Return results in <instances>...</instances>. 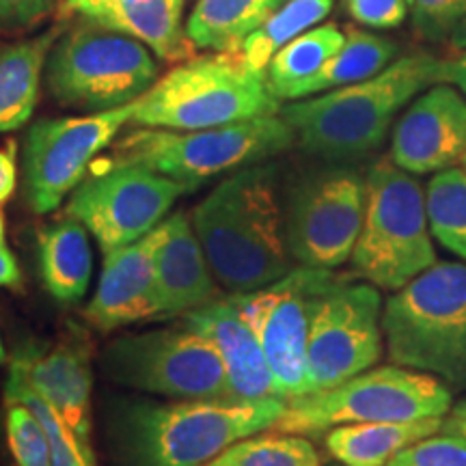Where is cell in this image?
<instances>
[{
  "label": "cell",
  "mask_w": 466,
  "mask_h": 466,
  "mask_svg": "<svg viewBox=\"0 0 466 466\" xmlns=\"http://www.w3.org/2000/svg\"><path fill=\"white\" fill-rule=\"evenodd\" d=\"M190 218L220 288L242 294L291 270L294 258L272 165L259 162L227 175Z\"/></svg>",
  "instance_id": "1"
},
{
  "label": "cell",
  "mask_w": 466,
  "mask_h": 466,
  "mask_svg": "<svg viewBox=\"0 0 466 466\" xmlns=\"http://www.w3.org/2000/svg\"><path fill=\"white\" fill-rule=\"evenodd\" d=\"M288 400H132L113 417L119 466H203L225 447L277 425Z\"/></svg>",
  "instance_id": "2"
},
{
  "label": "cell",
  "mask_w": 466,
  "mask_h": 466,
  "mask_svg": "<svg viewBox=\"0 0 466 466\" xmlns=\"http://www.w3.org/2000/svg\"><path fill=\"white\" fill-rule=\"evenodd\" d=\"M441 58L406 55L363 83L294 100L281 116L294 127L296 143L326 160H350L378 149L408 102L439 80Z\"/></svg>",
  "instance_id": "3"
},
{
  "label": "cell",
  "mask_w": 466,
  "mask_h": 466,
  "mask_svg": "<svg viewBox=\"0 0 466 466\" xmlns=\"http://www.w3.org/2000/svg\"><path fill=\"white\" fill-rule=\"evenodd\" d=\"M281 113L268 76L240 52H209L179 63L137 100L132 124L165 130H206Z\"/></svg>",
  "instance_id": "4"
},
{
  "label": "cell",
  "mask_w": 466,
  "mask_h": 466,
  "mask_svg": "<svg viewBox=\"0 0 466 466\" xmlns=\"http://www.w3.org/2000/svg\"><path fill=\"white\" fill-rule=\"evenodd\" d=\"M389 359L441 380H466V264L436 261L382 309Z\"/></svg>",
  "instance_id": "5"
},
{
  "label": "cell",
  "mask_w": 466,
  "mask_h": 466,
  "mask_svg": "<svg viewBox=\"0 0 466 466\" xmlns=\"http://www.w3.org/2000/svg\"><path fill=\"white\" fill-rule=\"evenodd\" d=\"M294 143V127L281 113L206 130L138 127L115 143L102 167H145L197 190L217 175L259 165Z\"/></svg>",
  "instance_id": "6"
},
{
  "label": "cell",
  "mask_w": 466,
  "mask_h": 466,
  "mask_svg": "<svg viewBox=\"0 0 466 466\" xmlns=\"http://www.w3.org/2000/svg\"><path fill=\"white\" fill-rule=\"evenodd\" d=\"M365 179V218L350 261L367 283L398 291L439 261L425 190L391 158L374 162Z\"/></svg>",
  "instance_id": "7"
},
{
  "label": "cell",
  "mask_w": 466,
  "mask_h": 466,
  "mask_svg": "<svg viewBox=\"0 0 466 466\" xmlns=\"http://www.w3.org/2000/svg\"><path fill=\"white\" fill-rule=\"evenodd\" d=\"M158 80L149 48L83 17L63 33L46 63V85L66 108L104 113L143 97Z\"/></svg>",
  "instance_id": "8"
},
{
  "label": "cell",
  "mask_w": 466,
  "mask_h": 466,
  "mask_svg": "<svg viewBox=\"0 0 466 466\" xmlns=\"http://www.w3.org/2000/svg\"><path fill=\"white\" fill-rule=\"evenodd\" d=\"M451 393L441 378L400 365L367 370L339 387L288 400L272 430L285 434H326L337 425L421 421L445 417Z\"/></svg>",
  "instance_id": "9"
},
{
  "label": "cell",
  "mask_w": 466,
  "mask_h": 466,
  "mask_svg": "<svg viewBox=\"0 0 466 466\" xmlns=\"http://www.w3.org/2000/svg\"><path fill=\"white\" fill-rule=\"evenodd\" d=\"M104 376L121 387L171 400L233 398L217 348L186 324L110 341Z\"/></svg>",
  "instance_id": "10"
},
{
  "label": "cell",
  "mask_w": 466,
  "mask_h": 466,
  "mask_svg": "<svg viewBox=\"0 0 466 466\" xmlns=\"http://www.w3.org/2000/svg\"><path fill=\"white\" fill-rule=\"evenodd\" d=\"M339 279L333 270L300 266L275 283L231 296L259 337L279 398L309 393L307 343L313 307Z\"/></svg>",
  "instance_id": "11"
},
{
  "label": "cell",
  "mask_w": 466,
  "mask_h": 466,
  "mask_svg": "<svg viewBox=\"0 0 466 466\" xmlns=\"http://www.w3.org/2000/svg\"><path fill=\"white\" fill-rule=\"evenodd\" d=\"M382 296L371 283L346 279L319 294L307 343L309 393L339 387L382 357Z\"/></svg>",
  "instance_id": "12"
},
{
  "label": "cell",
  "mask_w": 466,
  "mask_h": 466,
  "mask_svg": "<svg viewBox=\"0 0 466 466\" xmlns=\"http://www.w3.org/2000/svg\"><path fill=\"white\" fill-rule=\"evenodd\" d=\"M137 102L76 116L39 119L25 143V201L35 214H50L78 188L97 154L132 124Z\"/></svg>",
  "instance_id": "13"
},
{
  "label": "cell",
  "mask_w": 466,
  "mask_h": 466,
  "mask_svg": "<svg viewBox=\"0 0 466 466\" xmlns=\"http://www.w3.org/2000/svg\"><path fill=\"white\" fill-rule=\"evenodd\" d=\"M365 203L367 179L357 168L330 167L305 175L285 217L291 258L322 270L346 264L360 236Z\"/></svg>",
  "instance_id": "14"
},
{
  "label": "cell",
  "mask_w": 466,
  "mask_h": 466,
  "mask_svg": "<svg viewBox=\"0 0 466 466\" xmlns=\"http://www.w3.org/2000/svg\"><path fill=\"white\" fill-rule=\"evenodd\" d=\"M186 192H192L188 186L151 168L100 167L69 195L66 214L83 223L108 253L156 229Z\"/></svg>",
  "instance_id": "15"
},
{
  "label": "cell",
  "mask_w": 466,
  "mask_h": 466,
  "mask_svg": "<svg viewBox=\"0 0 466 466\" xmlns=\"http://www.w3.org/2000/svg\"><path fill=\"white\" fill-rule=\"evenodd\" d=\"M466 154V97L436 83L421 93L393 127L391 160L412 175L456 167Z\"/></svg>",
  "instance_id": "16"
},
{
  "label": "cell",
  "mask_w": 466,
  "mask_h": 466,
  "mask_svg": "<svg viewBox=\"0 0 466 466\" xmlns=\"http://www.w3.org/2000/svg\"><path fill=\"white\" fill-rule=\"evenodd\" d=\"M26 382L61 415L86 450L93 451V346L85 330L66 333L55 346L20 348L11 357Z\"/></svg>",
  "instance_id": "17"
},
{
  "label": "cell",
  "mask_w": 466,
  "mask_h": 466,
  "mask_svg": "<svg viewBox=\"0 0 466 466\" xmlns=\"http://www.w3.org/2000/svg\"><path fill=\"white\" fill-rule=\"evenodd\" d=\"M162 236L165 220L141 240L104 253L97 289L85 309V319L93 329L110 333L158 318L156 255Z\"/></svg>",
  "instance_id": "18"
},
{
  "label": "cell",
  "mask_w": 466,
  "mask_h": 466,
  "mask_svg": "<svg viewBox=\"0 0 466 466\" xmlns=\"http://www.w3.org/2000/svg\"><path fill=\"white\" fill-rule=\"evenodd\" d=\"M182 324L201 333L217 348L233 398H279L259 337L233 299H217L192 309L182 316Z\"/></svg>",
  "instance_id": "19"
},
{
  "label": "cell",
  "mask_w": 466,
  "mask_h": 466,
  "mask_svg": "<svg viewBox=\"0 0 466 466\" xmlns=\"http://www.w3.org/2000/svg\"><path fill=\"white\" fill-rule=\"evenodd\" d=\"M158 319L177 318L217 300L218 285L188 214L165 218V236L156 255Z\"/></svg>",
  "instance_id": "20"
},
{
  "label": "cell",
  "mask_w": 466,
  "mask_h": 466,
  "mask_svg": "<svg viewBox=\"0 0 466 466\" xmlns=\"http://www.w3.org/2000/svg\"><path fill=\"white\" fill-rule=\"evenodd\" d=\"M184 7L186 0H108L80 15L137 39L162 61L184 63L195 50L186 35Z\"/></svg>",
  "instance_id": "21"
},
{
  "label": "cell",
  "mask_w": 466,
  "mask_h": 466,
  "mask_svg": "<svg viewBox=\"0 0 466 466\" xmlns=\"http://www.w3.org/2000/svg\"><path fill=\"white\" fill-rule=\"evenodd\" d=\"M39 277L58 305L83 300L93 277V248L83 223L67 217L39 229Z\"/></svg>",
  "instance_id": "22"
},
{
  "label": "cell",
  "mask_w": 466,
  "mask_h": 466,
  "mask_svg": "<svg viewBox=\"0 0 466 466\" xmlns=\"http://www.w3.org/2000/svg\"><path fill=\"white\" fill-rule=\"evenodd\" d=\"M61 35L63 26H52L37 37L0 46V134L20 130L31 121L46 63Z\"/></svg>",
  "instance_id": "23"
},
{
  "label": "cell",
  "mask_w": 466,
  "mask_h": 466,
  "mask_svg": "<svg viewBox=\"0 0 466 466\" xmlns=\"http://www.w3.org/2000/svg\"><path fill=\"white\" fill-rule=\"evenodd\" d=\"M442 417L421 421L346 423L324 436L326 451L343 466H387L401 450L441 432Z\"/></svg>",
  "instance_id": "24"
},
{
  "label": "cell",
  "mask_w": 466,
  "mask_h": 466,
  "mask_svg": "<svg viewBox=\"0 0 466 466\" xmlns=\"http://www.w3.org/2000/svg\"><path fill=\"white\" fill-rule=\"evenodd\" d=\"M288 0H197L186 35L195 50L240 52L244 39L258 31Z\"/></svg>",
  "instance_id": "25"
},
{
  "label": "cell",
  "mask_w": 466,
  "mask_h": 466,
  "mask_svg": "<svg viewBox=\"0 0 466 466\" xmlns=\"http://www.w3.org/2000/svg\"><path fill=\"white\" fill-rule=\"evenodd\" d=\"M398 55V44L380 35L350 28L339 52L311 78L291 89L288 100H305L319 93L363 83L391 66Z\"/></svg>",
  "instance_id": "26"
},
{
  "label": "cell",
  "mask_w": 466,
  "mask_h": 466,
  "mask_svg": "<svg viewBox=\"0 0 466 466\" xmlns=\"http://www.w3.org/2000/svg\"><path fill=\"white\" fill-rule=\"evenodd\" d=\"M346 42V35L337 25L313 26L300 37L291 39L277 52L268 66V85L279 100H288L291 89L318 74Z\"/></svg>",
  "instance_id": "27"
},
{
  "label": "cell",
  "mask_w": 466,
  "mask_h": 466,
  "mask_svg": "<svg viewBox=\"0 0 466 466\" xmlns=\"http://www.w3.org/2000/svg\"><path fill=\"white\" fill-rule=\"evenodd\" d=\"M333 5L335 0H288L258 31L244 39L240 48L244 63L255 72L266 74L277 52L322 22Z\"/></svg>",
  "instance_id": "28"
},
{
  "label": "cell",
  "mask_w": 466,
  "mask_h": 466,
  "mask_svg": "<svg viewBox=\"0 0 466 466\" xmlns=\"http://www.w3.org/2000/svg\"><path fill=\"white\" fill-rule=\"evenodd\" d=\"M434 240L466 264V173L451 167L434 173L425 188Z\"/></svg>",
  "instance_id": "29"
},
{
  "label": "cell",
  "mask_w": 466,
  "mask_h": 466,
  "mask_svg": "<svg viewBox=\"0 0 466 466\" xmlns=\"http://www.w3.org/2000/svg\"><path fill=\"white\" fill-rule=\"evenodd\" d=\"M203 466H324L322 456L302 434H253L225 447Z\"/></svg>",
  "instance_id": "30"
},
{
  "label": "cell",
  "mask_w": 466,
  "mask_h": 466,
  "mask_svg": "<svg viewBox=\"0 0 466 466\" xmlns=\"http://www.w3.org/2000/svg\"><path fill=\"white\" fill-rule=\"evenodd\" d=\"M5 398L20 400L26 406H31L35 415L42 419L46 434L50 439V453H52V466H97L96 453L86 450L78 436L72 432V428L63 421L61 415L39 395L22 371L15 365L9 363V376L7 384H5Z\"/></svg>",
  "instance_id": "31"
},
{
  "label": "cell",
  "mask_w": 466,
  "mask_h": 466,
  "mask_svg": "<svg viewBox=\"0 0 466 466\" xmlns=\"http://www.w3.org/2000/svg\"><path fill=\"white\" fill-rule=\"evenodd\" d=\"M5 401V436L15 466H52L50 439L42 419L25 401L9 398Z\"/></svg>",
  "instance_id": "32"
},
{
  "label": "cell",
  "mask_w": 466,
  "mask_h": 466,
  "mask_svg": "<svg viewBox=\"0 0 466 466\" xmlns=\"http://www.w3.org/2000/svg\"><path fill=\"white\" fill-rule=\"evenodd\" d=\"M387 466H466V439L436 432L401 450Z\"/></svg>",
  "instance_id": "33"
},
{
  "label": "cell",
  "mask_w": 466,
  "mask_h": 466,
  "mask_svg": "<svg viewBox=\"0 0 466 466\" xmlns=\"http://www.w3.org/2000/svg\"><path fill=\"white\" fill-rule=\"evenodd\" d=\"M412 22L425 39L450 37L466 14V0H412Z\"/></svg>",
  "instance_id": "34"
},
{
  "label": "cell",
  "mask_w": 466,
  "mask_h": 466,
  "mask_svg": "<svg viewBox=\"0 0 466 466\" xmlns=\"http://www.w3.org/2000/svg\"><path fill=\"white\" fill-rule=\"evenodd\" d=\"M66 0H0V33H20L37 26Z\"/></svg>",
  "instance_id": "35"
},
{
  "label": "cell",
  "mask_w": 466,
  "mask_h": 466,
  "mask_svg": "<svg viewBox=\"0 0 466 466\" xmlns=\"http://www.w3.org/2000/svg\"><path fill=\"white\" fill-rule=\"evenodd\" d=\"M408 0H348L354 20L371 28H395L406 20Z\"/></svg>",
  "instance_id": "36"
},
{
  "label": "cell",
  "mask_w": 466,
  "mask_h": 466,
  "mask_svg": "<svg viewBox=\"0 0 466 466\" xmlns=\"http://www.w3.org/2000/svg\"><path fill=\"white\" fill-rule=\"evenodd\" d=\"M17 188V145L9 141L0 147V206L7 203Z\"/></svg>",
  "instance_id": "37"
},
{
  "label": "cell",
  "mask_w": 466,
  "mask_h": 466,
  "mask_svg": "<svg viewBox=\"0 0 466 466\" xmlns=\"http://www.w3.org/2000/svg\"><path fill=\"white\" fill-rule=\"evenodd\" d=\"M436 83L456 86V89L466 97V50L460 52L456 58L441 61L439 80H436Z\"/></svg>",
  "instance_id": "38"
},
{
  "label": "cell",
  "mask_w": 466,
  "mask_h": 466,
  "mask_svg": "<svg viewBox=\"0 0 466 466\" xmlns=\"http://www.w3.org/2000/svg\"><path fill=\"white\" fill-rule=\"evenodd\" d=\"M22 288V270L15 255L7 247H0V289Z\"/></svg>",
  "instance_id": "39"
},
{
  "label": "cell",
  "mask_w": 466,
  "mask_h": 466,
  "mask_svg": "<svg viewBox=\"0 0 466 466\" xmlns=\"http://www.w3.org/2000/svg\"><path fill=\"white\" fill-rule=\"evenodd\" d=\"M442 428H445L447 432H453L466 439V398L451 408L450 419H447Z\"/></svg>",
  "instance_id": "40"
},
{
  "label": "cell",
  "mask_w": 466,
  "mask_h": 466,
  "mask_svg": "<svg viewBox=\"0 0 466 466\" xmlns=\"http://www.w3.org/2000/svg\"><path fill=\"white\" fill-rule=\"evenodd\" d=\"M450 46L453 50L464 52L466 50V14L462 15V20L453 26V31L450 33Z\"/></svg>",
  "instance_id": "41"
},
{
  "label": "cell",
  "mask_w": 466,
  "mask_h": 466,
  "mask_svg": "<svg viewBox=\"0 0 466 466\" xmlns=\"http://www.w3.org/2000/svg\"><path fill=\"white\" fill-rule=\"evenodd\" d=\"M104 3H108V0H66L67 9L76 11V14H78V15L85 14L86 9L97 7V5H104Z\"/></svg>",
  "instance_id": "42"
},
{
  "label": "cell",
  "mask_w": 466,
  "mask_h": 466,
  "mask_svg": "<svg viewBox=\"0 0 466 466\" xmlns=\"http://www.w3.org/2000/svg\"><path fill=\"white\" fill-rule=\"evenodd\" d=\"M5 238H7V231H5V217L0 212V247H5Z\"/></svg>",
  "instance_id": "43"
},
{
  "label": "cell",
  "mask_w": 466,
  "mask_h": 466,
  "mask_svg": "<svg viewBox=\"0 0 466 466\" xmlns=\"http://www.w3.org/2000/svg\"><path fill=\"white\" fill-rule=\"evenodd\" d=\"M7 363V348H5L3 339H0V365Z\"/></svg>",
  "instance_id": "44"
},
{
  "label": "cell",
  "mask_w": 466,
  "mask_h": 466,
  "mask_svg": "<svg viewBox=\"0 0 466 466\" xmlns=\"http://www.w3.org/2000/svg\"><path fill=\"white\" fill-rule=\"evenodd\" d=\"M460 167H462V168H464V173H466V154H464V158L460 160Z\"/></svg>",
  "instance_id": "45"
},
{
  "label": "cell",
  "mask_w": 466,
  "mask_h": 466,
  "mask_svg": "<svg viewBox=\"0 0 466 466\" xmlns=\"http://www.w3.org/2000/svg\"><path fill=\"white\" fill-rule=\"evenodd\" d=\"M408 3H410V5H412V0H408Z\"/></svg>",
  "instance_id": "46"
}]
</instances>
